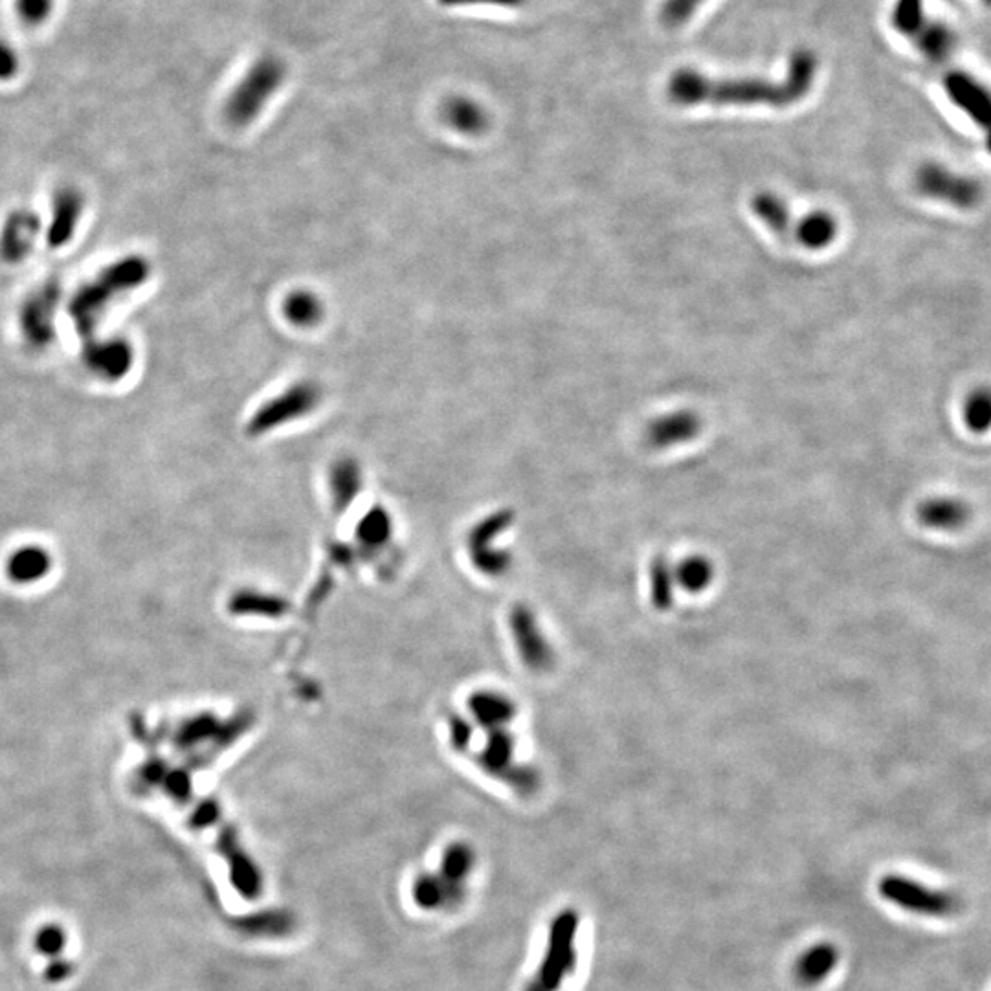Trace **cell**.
<instances>
[{"label": "cell", "mask_w": 991, "mask_h": 991, "mask_svg": "<svg viewBox=\"0 0 991 991\" xmlns=\"http://www.w3.org/2000/svg\"><path fill=\"white\" fill-rule=\"evenodd\" d=\"M817 56L799 48L789 56L783 79L713 78L693 68L672 73L667 96L680 107L715 105V107H791L802 102L816 83Z\"/></svg>", "instance_id": "cell-1"}, {"label": "cell", "mask_w": 991, "mask_h": 991, "mask_svg": "<svg viewBox=\"0 0 991 991\" xmlns=\"http://www.w3.org/2000/svg\"><path fill=\"white\" fill-rule=\"evenodd\" d=\"M151 277V263L129 254L109 263L91 282L83 283L68 301V316L78 334L92 339L116 299L144 287Z\"/></svg>", "instance_id": "cell-2"}, {"label": "cell", "mask_w": 991, "mask_h": 991, "mask_svg": "<svg viewBox=\"0 0 991 991\" xmlns=\"http://www.w3.org/2000/svg\"><path fill=\"white\" fill-rule=\"evenodd\" d=\"M287 78V67L276 56H263L248 68L225 103V118L242 129L254 124Z\"/></svg>", "instance_id": "cell-3"}, {"label": "cell", "mask_w": 991, "mask_h": 991, "mask_svg": "<svg viewBox=\"0 0 991 991\" xmlns=\"http://www.w3.org/2000/svg\"><path fill=\"white\" fill-rule=\"evenodd\" d=\"M878 895L903 913L919 919H949L957 913L960 901L946 889H938L903 874H887L878 881Z\"/></svg>", "instance_id": "cell-4"}, {"label": "cell", "mask_w": 991, "mask_h": 991, "mask_svg": "<svg viewBox=\"0 0 991 991\" xmlns=\"http://www.w3.org/2000/svg\"><path fill=\"white\" fill-rule=\"evenodd\" d=\"M323 391L315 380H299L288 386L283 394L265 400L248 419L247 434L261 437L287 424L307 418L321 405Z\"/></svg>", "instance_id": "cell-5"}, {"label": "cell", "mask_w": 991, "mask_h": 991, "mask_svg": "<svg viewBox=\"0 0 991 991\" xmlns=\"http://www.w3.org/2000/svg\"><path fill=\"white\" fill-rule=\"evenodd\" d=\"M914 187L922 197L962 212L979 208L984 201V186L979 179L952 170L942 162L920 163L914 173Z\"/></svg>", "instance_id": "cell-6"}, {"label": "cell", "mask_w": 991, "mask_h": 991, "mask_svg": "<svg viewBox=\"0 0 991 991\" xmlns=\"http://www.w3.org/2000/svg\"><path fill=\"white\" fill-rule=\"evenodd\" d=\"M577 931L579 919L574 913H562L553 922L547 941L546 955L540 968L527 986V991H557L577 966Z\"/></svg>", "instance_id": "cell-7"}, {"label": "cell", "mask_w": 991, "mask_h": 991, "mask_svg": "<svg viewBox=\"0 0 991 991\" xmlns=\"http://www.w3.org/2000/svg\"><path fill=\"white\" fill-rule=\"evenodd\" d=\"M61 304V291L57 285H43L30 294L19 316V327L24 342L34 350H45L56 337L57 309Z\"/></svg>", "instance_id": "cell-8"}, {"label": "cell", "mask_w": 991, "mask_h": 991, "mask_svg": "<svg viewBox=\"0 0 991 991\" xmlns=\"http://www.w3.org/2000/svg\"><path fill=\"white\" fill-rule=\"evenodd\" d=\"M83 364L102 383H122L135 367V348L124 337L89 339L83 348Z\"/></svg>", "instance_id": "cell-9"}, {"label": "cell", "mask_w": 991, "mask_h": 991, "mask_svg": "<svg viewBox=\"0 0 991 991\" xmlns=\"http://www.w3.org/2000/svg\"><path fill=\"white\" fill-rule=\"evenodd\" d=\"M949 102L962 111L982 133L984 138L991 136V91L975 78L973 73L964 70H952L942 79Z\"/></svg>", "instance_id": "cell-10"}, {"label": "cell", "mask_w": 991, "mask_h": 991, "mask_svg": "<svg viewBox=\"0 0 991 991\" xmlns=\"http://www.w3.org/2000/svg\"><path fill=\"white\" fill-rule=\"evenodd\" d=\"M43 233L45 228L39 215L32 209H13L0 226V261L7 265H21L34 254Z\"/></svg>", "instance_id": "cell-11"}, {"label": "cell", "mask_w": 991, "mask_h": 991, "mask_svg": "<svg viewBox=\"0 0 991 991\" xmlns=\"http://www.w3.org/2000/svg\"><path fill=\"white\" fill-rule=\"evenodd\" d=\"M86 214V197L76 186H62L52 197L50 217L46 223V244L61 250L72 242Z\"/></svg>", "instance_id": "cell-12"}, {"label": "cell", "mask_w": 991, "mask_h": 991, "mask_svg": "<svg viewBox=\"0 0 991 991\" xmlns=\"http://www.w3.org/2000/svg\"><path fill=\"white\" fill-rule=\"evenodd\" d=\"M511 519L513 516L509 511H500L476 525L468 536V553L472 555L474 568L487 577H498L511 568V555L508 551L490 549V544L508 529Z\"/></svg>", "instance_id": "cell-13"}, {"label": "cell", "mask_w": 991, "mask_h": 991, "mask_svg": "<svg viewBox=\"0 0 991 991\" xmlns=\"http://www.w3.org/2000/svg\"><path fill=\"white\" fill-rule=\"evenodd\" d=\"M509 626L525 665L529 667L531 671H547L553 665L555 656L535 614L527 606H514L509 617Z\"/></svg>", "instance_id": "cell-14"}, {"label": "cell", "mask_w": 991, "mask_h": 991, "mask_svg": "<svg viewBox=\"0 0 991 991\" xmlns=\"http://www.w3.org/2000/svg\"><path fill=\"white\" fill-rule=\"evenodd\" d=\"M699 430L702 421L694 411H672L648 424L647 443L656 451H667L671 446L693 441L699 434Z\"/></svg>", "instance_id": "cell-15"}, {"label": "cell", "mask_w": 991, "mask_h": 991, "mask_svg": "<svg viewBox=\"0 0 991 991\" xmlns=\"http://www.w3.org/2000/svg\"><path fill=\"white\" fill-rule=\"evenodd\" d=\"M916 514H919L920 524L925 527L953 533V531L962 529L968 525L969 519H971V508L960 498L935 495V498L920 503Z\"/></svg>", "instance_id": "cell-16"}, {"label": "cell", "mask_w": 991, "mask_h": 991, "mask_svg": "<svg viewBox=\"0 0 991 991\" xmlns=\"http://www.w3.org/2000/svg\"><path fill=\"white\" fill-rule=\"evenodd\" d=\"M468 715L483 729H508L509 724L516 718V704L505 694L478 691L468 698Z\"/></svg>", "instance_id": "cell-17"}, {"label": "cell", "mask_w": 991, "mask_h": 991, "mask_svg": "<svg viewBox=\"0 0 991 991\" xmlns=\"http://www.w3.org/2000/svg\"><path fill=\"white\" fill-rule=\"evenodd\" d=\"M441 116L452 130L463 136H479L489 129L490 118L487 109L472 98H448L443 103Z\"/></svg>", "instance_id": "cell-18"}, {"label": "cell", "mask_w": 991, "mask_h": 991, "mask_svg": "<svg viewBox=\"0 0 991 991\" xmlns=\"http://www.w3.org/2000/svg\"><path fill=\"white\" fill-rule=\"evenodd\" d=\"M472 867L474 852L467 843H452L446 848L437 878L445 887L451 905L462 900L463 892H465V879L468 878V874L472 873Z\"/></svg>", "instance_id": "cell-19"}, {"label": "cell", "mask_w": 991, "mask_h": 991, "mask_svg": "<svg viewBox=\"0 0 991 991\" xmlns=\"http://www.w3.org/2000/svg\"><path fill=\"white\" fill-rule=\"evenodd\" d=\"M362 467L355 457H339L329 472V489L337 513H345L362 489Z\"/></svg>", "instance_id": "cell-20"}, {"label": "cell", "mask_w": 991, "mask_h": 991, "mask_svg": "<svg viewBox=\"0 0 991 991\" xmlns=\"http://www.w3.org/2000/svg\"><path fill=\"white\" fill-rule=\"evenodd\" d=\"M791 233L800 247L808 248V250H822L835 241V237L840 233V225L830 212L817 209V212L805 215L791 228Z\"/></svg>", "instance_id": "cell-21"}, {"label": "cell", "mask_w": 991, "mask_h": 991, "mask_svg": "<svg viewBox=\"0 0 991 991\" xmlns=\"http://www.w3.org/2000/svg\"><path fill=\"white\" fill-rule=\"evenodd\" d=\"M840 964V953L832 944H817L806 949L795 964V977L800 984L816 986L829 979Z\"/></svg>", "instance_id": "cell-22"}, {"label": "cell", "mask_w": 991, "mask_h": 991, "mask_svg": "<svg viewBox=\"0 0 991 991\" xmlns=\"http://www.w3.org/2000/svg\"><path fill=\"white\" fill-rule=\"evenodd\" d=\"M911 41L919 48L920 54L931 62L946 61L955 50V43H957L953 30L946 23L933 21V19H927L924 26Z\"/></svg>", "instance_id": "cell-23"}, {"label": "cell", "mask_w": 991, "mask_h": 991, "mask_svg": "<svg viewBox=\"0 0 991 991\" xmlns=\"http://www.w3.org/2000/svg\"><path fill=\"white\" fill-rule=\"evenodd\" d=\"M8 574L13 582L39 581L50 569V558L45 549L35 546L19 547L8 558Z\"/></svg>", "instance_id": "cell-24"}, {"label": "cell", "mask_w": 991, "mask_h": 991, "mask_svg": "<svg viewBox=\"0 0 991 991\" xmlns=\"http://www.w3.org/2000/svg\"><path fill=\"white\" fill-rule=\"evenodd\" d=\"M283 312L293 326L299 327V329H310L323 320L326 305L318 294L299 288L285 298Z\"/></svg>", "instance_id": "cell-25"}, {"label": "cell", "mask_w": 991, "mask_h": 991, "mask_svg": "<svg viewBox=\"0 0 991 991\" xmlns=\"http://www.w3.org/2000/svg\"><path fill=\"white\" fill-rule=\"evenodd\" d=\"M751 208L775 236L788 237L791 233L794 225H791L788 206L775 193H756L751 201Z\"/></svg>", "instance_id": "cell-26"}, {"label": "cell", "mask_w": 991, "mask_h": 991, "mask_svg": "<svg viewBox=\"0 0 991 991\" xmlns=\"http://www.w3.org/2000/svg\"><path fill=\"white\" fill-rule=\"evenodd\" d=\"M231 614L254 615V617H283L288 612V604L283 599L260 592H239L230 603Z\"/></svg>", "instance_id": "cell-27"}, {"label": "cell", "mask_w": 991, "mask_h": 991, "mask_svg": "<svg viewBox=\"0 0 991 991\" xmlns=\"http://www.w3.org/2000/svg\"><path fill=\"white\" fill-rule=\"evenodd\" d=\"M676 584L688 593H702L713 584L715 579V566L709 558L702 555L685 558L674 568Z\"/></svg>", "instance_id": "cell-28"}, {"label": "cell", "mask_w": 991, "mask_h": 991, "mask_svg": "<svg viewBox=\"0 0 991 991\" xmlns=\"http://www.w3.org/2000/svg\"><path fill=\"white\" fill-rule=\"evenodd\" d=\"M962 421L975 435L988 434L991 430V388L979 386L966 395L962 402Z\"/></svg>", "instance_id": "cell-29"}, {"label": "cell", "mask_w": 991, "mask_h": 991, "mask_svg": "<svg viewBox=\"0 0 991 991\" xmlns=\"http://www.w3.org/2000/svg\"><path fill=\"white\" fill-rule=\"evenodd\" d=\"M924 0H896L890 10V24L905 39H913L927 21Z\"/></svg>", "instance_id": "cell-30"}, {"label": "cell", "mask_w": 991, "mask_h": 991, "mask_svg": "<svg viewBox=\"0 0 991 991\" xmlns=\"http://www.w3.org/2000/svg\"><path fill=\"white\" fill-rule=\"evenodd\" d=\"M68 938L70 936H68L65 925L57 924V922H46V924H41L35 930L34 936H32V946H34L37 955L50 962V960H56V958L65 957Z\"/></svg>", "instance_id": "cell-31"}, {"label": "cell", "mask_w": 991, "mask_h": 991, "mask_svg": "<svg viewBox=\"0 0 991 991\" xmlns=\"http://www.w3.org/2000/svg\"><path fill=\"white\" fill-rule=\"evenodd\" d=\"M391 519H389V514L386 513V509L373 508L369 513L364 514L361 520V524L356 527V536H358V540L364 544L366 547H380L389 540V536H391Z\"/></svg>", "instance_id": "cell-32"}, {"label": "cell", "mask_w": 991, "mask_h": 991, "mask_svg": "<svg viewBox=\"0 0 991 991\" xmlns=\"http://www.w3.org/2000/svg\"><path fill=\"white\" fill-rule=\"evenodd\" d=\"M57 0H13V13L24 29L37 30L56 13Z\"/></svg>", "instance_id": "cell-33"}, {"label": "cell", "mask_w": 991, "mask_h": 991, "mask_svg": "<svg viewBox=\"0 0 991 991\" xmlns=\"http://www.w3.org/2000/svg\"><path fill=\"white\" fill-rule=\"evenodd\" d=\"M650 579H652L653 604L658 608H669L672 604V590L676 586V577H674L671 563L667 562L665 558L653 560Z\"/></svg>", "instance_id": "cell-34"}, {"label": "cell", "mask_w": 991, "mask_h": 991, "mask_svg": "<svg viewBox=\"0 0 991 991\" xmlns=\"http://www.w3.org/2000/svg\"><path fill=\"white\" fill-rule=\"evenodd\" d=\"M705 0H663L659 19L667 29H682L696 15Z\"/></svg>", "instance_id": "cell-35"}, {"label": "cell", "mask_w": 991, "mask_h": 991, "mask_svg": "<svg viewBox=\"0 0 991 991\" xmlns=\"http://www.w3.org/2000/svg\"><path fill=\"white\" fill-rule=\"evenodd\" d=\"M23 68V59L19 54L18 46L10 41L0 37V83H12L13 79H18Z\"/></svg>", "instance_id": "cell-36"}, {"label": "cell", "mask_w": 991, "mask_h": 991, "mask_svg": "<svg viewBox=\"0 0 991 991\" xmlns=\"http://www.w3.org/2000/svg\"><path fill=\"white\" fill-rule=\"evenodd\" d=\"M441 7L459 8V7H498V8H519L525 4L527 0H437Z\"/></svg>", "instance_id": "cell-37"}, {"label": "cell", "mask_w": 991, "mask_h": 991, "mask_svg": "<svg viewBox=\"0 0 991 991\" xmlns=\"http://www.w3.org/2000/svg\"><path fill=\"white\" fill-rule=\"evenodd\" d=\"M470 738H472V724H468V721L465 720V718H462V716L452 718L451 740L452 743L456 745L457 750L465 748V745L470 742Z\"/></svg>", "instance_id": "cell-38"}, {"label": "cell", "mask_w": 991, "mask_h": 991, "mask_svg": "<svg viewBox=\"0 0 991 991\" xmlns=\"http://www.w3.org/2000/svg\"><path fill=\"white\" fill-rule=\"evenodd\" d=\"M984 2H986V4H990V7H991V0H984Z\"/></svg>", "instance_id": "cell-39"}]
</instances>
